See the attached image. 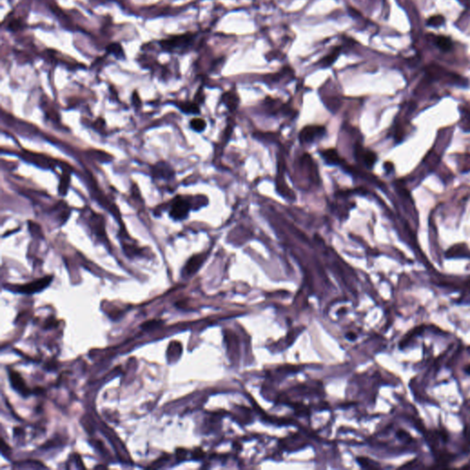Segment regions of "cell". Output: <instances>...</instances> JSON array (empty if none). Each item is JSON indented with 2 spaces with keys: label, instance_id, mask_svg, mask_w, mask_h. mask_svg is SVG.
<instances>
[{
  "label": "cell",
  "instance_id": "obj_1",
  "mask_svg": "<svg viewBox=\"0 0 470 470\" xmlns=\"http://www.w3.org/2000/svg\"><path fill=\"white\" fill-rule=\"evenodd\" d=\"M53 276H47L45 277H41L40 279L34 280L31 283L24 284L20 286H14L11 290L18 293H23V294H34L37 292H41L49 284L52 282Z\"/></svg>",
  "mask_w": 470,
  "mask_h": 470
},
{
  "label": "cell",
  "instance_id": "obj_2",
  "mask_svg": "<svg viewBox=\"0 0 470 470\" xmlns=\"http://www.w3.org/2000/svg\"><path fill=\"white\" fill-rule=\"evenodd\" d=\"M326 133L324 126L319 125H309L304 127L300 132V142L302 145H308L316 142L317 140L323 138Z\"/></svg>",
  "mask_w": 470,
  "mask_h": 470
},
{
  "label": "cell",
  "instance_id": "obj_3",
  "mask_svg": "<svg viewBox=\"0 0 470 470\" xmlns=\"http://www.w3.org/2000/svg\"><path fill=\"white\" fill-rule=\"evenodd\" d=\"M190 211V203L182 197H177L171 204L170 216L174 219H186Z\"/></svg>",
  "mask_w": 470,
  "mask_h": 470
},
{
  "label": "cell",
  "instance_id": "obj_4",
  "mask_svg": "<svg viewBox=\"0 0 470 470\" xmlns=\"http://www.w3.org/2000/svg\"><path fill=\"white\" fill-rule=\"evenodd\" d=\"M192 38H193L192 34H185V35L176 36L174 38H170V39L163 41L161 42V45H162L163 48L165 49L167 51H173L175 49H179L186 46L188 43L191 42Z\"/></svg>",
  "mask_w": 470,
  "mask_h": 470
},
{
  "label": "cell",
  "instance_id": "obj_5",
  "mask_svg": "<svg viewBox=\"0 0 470 470\" xmlns=\"http://www.w3.org/2000/svg\"><path fill=\"white\" fill-rule=\"evenodd\" d=\"M207 258V254L205 253H199L193 255L190 259L188 260L184 268L185 275L187 276H192L202 266L203 263Z\"/></svg>",
  "mask_w": 470,
  "mask_h": 470
},
{
  "label": "cell",
  "instance_id": "obj_6",
  "mask_svg": "<svg viewBox=\"0 0 470 470\" xmlns=\"http://www.w3.org/2000/svg\"><path fill=\"white\" fill-rule=\"evenodd\" d=\"M356 156L357 159H361L362 163L367 168H372L375 163L377 162V154L372 151L365 150L362 146H357Z\"/></svg>",
  "mask_w": 470,
  "mask_h": 470
},
{
  "label": "cell",
  "instance_id": "obj_7",
  "mask_svg": "<svg viewBox=\"0 0 470 470\" xmlns=\"http://www.w3.org/2000/svg\"><path fill=\"white\" fill-rule=\"evenodd\" d=\"M9 380L12 385V387L17 390L18 393H20L23 396H27L30 393V390L28 387L26 386L24 380L21 378V376L16 371H9Z\"/></svg>",
  "mask_w": 470,
  "mask_h": 470
},
{
  "label": "cell",
  "instance_id": "obj_8",
  "mask_svg": "<svg viewBox=\"0 0 470 470\" xmlns=\"http://www.w3.org/2000/svg\"><path fill=\"white\" fill-rule=\"evenodd\" d=\"M154 178L157 179H170L174 177V170L170 164L164 162L156 163L152 171Z\"/></svg>",
  "mask_w": 470,
  "mask_h": 470
},
{
  "label": "cell",
  "instance_id": "obj_9",
  "mask_svg": "<svg viewBox=\"0 0 470 470\" xmlns=\"http://www.w3.org/2000/svg\"><path fill=\"white\" fill-rule=\"evenodd\" d=\"M321 155L325 163L330 165H343V159L339 156L335 149H328L321 152Z\"/></svg>",
  "mask_w": 470,
  "mask_h": 470
},
{
  "label": "cell",
  "instance_id": "obj_10",
  "mask_svg": "<svg viewBox=\"0 0 470 470\" xmlns=\"http://www.w3.org/2000/svg\"><path fill=\"white\" fill-rule=\"evenodd\" d=\"M222 100H223V103L231 111L235 110L240 102L239 97L236 95V93L233 91H229L227 93H225L222 97Z\"/></svg>",
  "mask_w": 470,
  "mask_h": 470
},
{
  "label": "cell",
  "instance_id": "obj_11",
  "mask_svg": "<svg viewBox=\"0 0 470 470\" xmlns=\"http://www.w3.org/2000/svg\"><path fill=\"white\" fill-rule=\"evenodd\" d=\"M179 108L187 114H198L199 113V105L195 102H179L177 104Z\"/></svg>",
  "mask_w": 470,
  "mask_h": 470
},
{
  "label": "cell",
  "instance_id": "obj_12",
  "mask_svg": "<svg viewBox=\"0 0 470 470\" xmlns=\"http://www.w3.org/2000/svg\"><path fill=\"white\" fill-rule=\"evenodd\" d=\"M434 41L438 47L443 51H449L453 47V42L450 40V38L446 36H437L434 39Z\"/></svg>",
  "mask_w": 470,
  "mask_h": 470
},
{
  "label": "cell",
  "instance_id": "obj_13",
  "mask_svg": "<svg viewBox=\"0 0 470 470\" xmlns=\"http://www.w3.org/2000/svg\"><path fill=\"white\" fill-rule=\"evenodd\" d=\"M339 54H340V49L335 48L330 54H328L327 56L324 57L321 60L320 64L323 65V66H325V67H326V66H330V65H332L335 62L336 58L338 57Z\"/></svg>",
  "mask_w": 470,
  "mask_h": 470
},
{
  "label": "cell",
  "instance_id": "obj_14",
  "mask_svg": "<svg viewBox=\"0 0 470 470\" xmlns=\"http://www.w3.org/2000/svg\"><path fill=\"white\" fill-rule=\"evenodd\" d=\"M69 184H70V176L67 172H65L61 179L60 186H59V192L62 196H65V193L67 192Z\"/></svg>",
  "mask_w": 470,
  "mask_h": 470
},
{
  "label": "cell",
  "instance_id": "obj_15",
  "mask_svg": "<svg viewBox=\"0 0 470 470\" xmlns=\"http://www.w3.org/2000/svg\"><path fill=\"white\" fill-rule=\"evenodd\" d=\"M206 126H207L206 122L204 120H202V119L196 118V119L191 120V122H190V127L193 130L198 131V132H200V131H203V130H205Z\"/></svg>",
  "mask_w": 470,
  "mask_h": 470
},
{
  "label": "cell",
  "instance_id": "obj_16",
  "mask_svg": "<svg viewBox=\"0 0 470 470\" xmlns=\"http://www.w3.org/2000/svg\"><path fill=\"white\" fill-rule=\"evenodd\" d=\"M444 22H445V18L442 15L431 17L427 20V24L433 27H438L440 25L444 24Z\"/></svg>",
  "mask_w": 470,
  "mask_h": 470
},
{
  "label": "cell",
  "instance_id": "obj_17",
  "mask_svg": "<svg viewBox=\"0 0 470 470\" xmlns=\"http://www.w3.org/2000/svg\"><path fill=\"white\" fill-rule=\"evenodd\" d=\"M162 321H150V322L145 323L144 325H142V328L143 329H154V328H156V327L162 325Z\"/></svg>",
  "mask_w": 470,
  "mask_h": 470
},
{
  "label": "cell",
  "instance_id": "obj_18",
  "mask_svg": "<svg viewBox=\"0 0 470 470\" xmlns=\"http://www.w3.org/2000/svg\"><path fill=\"white\" fill-rule=\"evenodd\" d=\"M357 461H358V463H359V464H360V465H361L363 468H365V469H374V468H376L375 466H373V463H372V461H370V460H369V459H367V458H358V459H357Z\"/></svg>",
  "mask_w": 470,
  "mask_h": 470
},
{
  "label": "cell",
  "instance_id": "obj_19",
  "mask_svg": "<svg viewBox=\"0 0 470 470\" xmlns=\"http://www.w3.org/2000/svg\"><path fill=\"white\" fill-rule=\"evenodd\" d=\"M346 337H348V339H350V340H355L356 339V335L353 334V333H349V334L346 335Z\"/></svg>",
  "mask_w": 470,
  "mask_h": 470
},
{
  "label": "cell",
  "instance_id": "obj_20",
  "mask_svg": "<svg viewBox=\"0 0 470 470\" xmlns=\"http://www.w3.org/2000/svg\"><path fill=\"white\" fill-rule=\"evenodd\" d=\"M465 372H466L467 374H469V375H470V365H467V366H466V368H465Z\"/></svg>",
  "mask_w": 470,
  "mask_h": 470
}]
</instances>
